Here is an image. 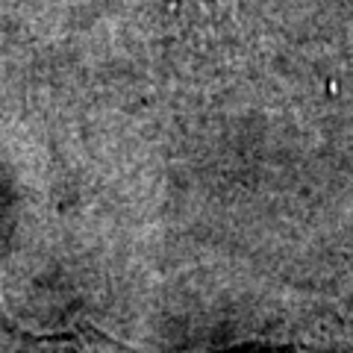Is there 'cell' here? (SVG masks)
<instances>
[{"mask_svg": "<svg viewBox=\"0 0 353 353\" xmlns=\"http://www.w3.org/2000/svg\"><path fill=\"white\" fill-rule=\"evenodd\" d=\"M12 336L18 339V353H145L106 336L92 321H77L62 333L48 336H32L24 330H12Z\"/></svg>", "mask_w": 353, "mask_h": 353, "instance_id": "obj_1", "label": "cell"}, {"mask_svg": "<svg viewBox=\"0 0 353 353\" xmlns=\"http://www.w3.org/2000/svg\"><path fill=\"white\" fill-rule=\"evenodd\" d=\"M180 3L197 9V12H203L206 18H221L230 6H236L239 0H180Z\"/></svg>", "mask_w": 353, "mask_h": 353, "instance_id": "obj_2", "label": "cell"}]
</instances>
